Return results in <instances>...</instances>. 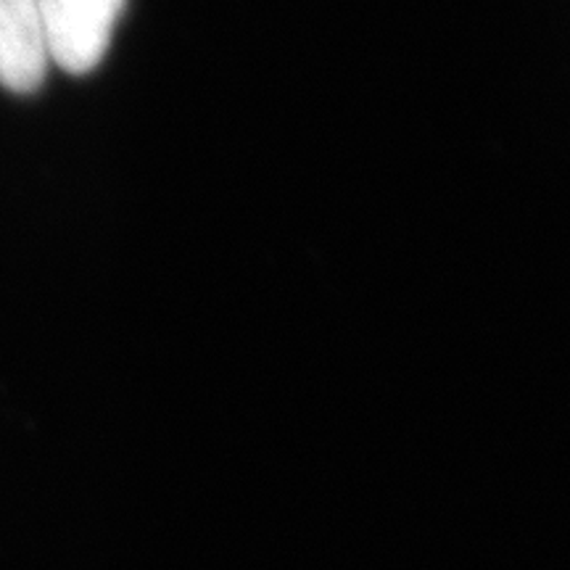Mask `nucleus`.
Instances as JSON below:
<instances>
[{
	"label": "nucleus",
	"mask_w": 570,
	"mask_h": 570,
	"mask_svg": "<svg viewBox=\"0 0 570 570\" xmlns=\"http://www.w3.org/2000/svg\"><path fill=\"white\" fill-rule=\"evenodd\" d=\"M127 0H38L48 61L90 75L109 51Z\"/></svg>",
	"instance_id": "obj_1"
},
{
	"label": "nucleus",
	"mask_w": 570,
	"mask_h": 570,
	"mask_svg": "<svg viewBox=\"0 0 570 570\" xmlns=\"http://www.w3.org/2000/svg\"><path fill=\"white\" fill-rule=\"evenodd\" d=\"M48 63L38 0H0V85L19 96L35 92Z\"/></svg>",
	"instance_id": "obj_2"
}]
</instances>
